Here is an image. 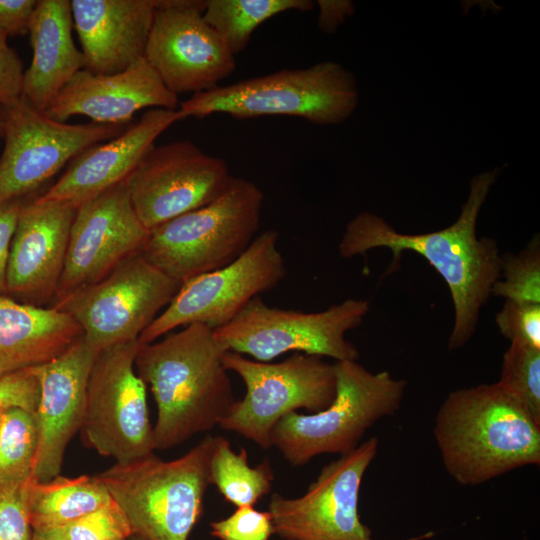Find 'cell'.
Returning a JSON list of instances; mask_svg holds the SVG:
<instances>
[{"label": "cell", "instance_id": "1", "mask_svg": "<svg viewBox=\"0 0 540 540\" xmlns=\"http://www.w3.org/2000/svg\"><path fill=\"white\" fill-rule=\"evenodd\" d=\"M499 168L476 174L470 181L467 200L458 219L450 226L429 233L398 232L384 218L357 214L346 226L338 250L343 258L362 255L371 249L392 251L388 273L399 266L404 251L423 256L445 280L454 305V323L448 339L449 351L465 346L475 333L482 307L500 278L502 253L490 237L478 238L480 210L499 176Z\"/></svg>", "mask_w": 540, "mask_h": 540}, {"label": "cell", "instance_id": "2", "mask_svg": "<svg viewBox=\"0 0 540 540\" xmlns=\"http://www.w3.org/2000/svg\"><path fill=\"white\" fill-rule=\"evenodd\" d=\"M225 352L213 329L199 323L140 344L134 364L156 403V450L210 431L231 411L236 399L222 361Z\"/></svg>", "mask_w": 540, "mask_h": 540}, {"label": "cell", "instance_id": "3", "mask_svg": "<svg viewBox=\"0 0 540 540\" xmlns=\"http://www.w3.org/2000/svg\"><path fill=\"white\" fill-rule=\"evenodd\" d=\"M433 435L446 472L463 486L540 464V423L498 382L450 392Z\"/></svg>", "mask_w": 540, "mask_h": 540}, {"label": "cell", "instance_id": "4", "mask_svg": "<svg viewBox=\"0 0 540 540\" xmlns=\"http://www.w3.org/2000/svg\"><path fill=\"white\" fill-rule=\"evenodd\" d=\"M359 103L355 75L335 61L279 71L220 85L180 103L181 120L227 114L238 119L291 116L315 125H338Z\"/></svg>", "mask_w": 540, "mask_h": 540}, {"label": "cell", "instance_id": "5", "mask_svg": "<svg viewBox=\"0 0 540 540\" xmlns=\"http://www.w3.org/2000/svg\"><path fill=\"white\" fill-rule=\"evenodd\" d=\"M215 437L207 435L183 456L164 461L154 453L115 463L95 475L146 540H188L204 506Z\"/></svg>", "mask_w": 540, "mask_h": 540}, {"label": "cell", "instance_id": "6", "mask_svg": "<svg viewBox=\"0 0 540 540\" xmlns=\"http://www.w3.org/2000/svg\"><path fill=\"white\" fill-rule=\"evenodd\" d=\"M263 191L234 177L210 203L150 231L142 254L159 270L183 283L240 257L256 237Z\"/></svg>", "mask_w": 540, "mask_h": 540}, {"label": "cell", "instance_id": "7", "mask_svg": "<svg viewBox=\"0 0 540 540\" xmlns=\"http://www.w3.org/2000/svg\"><path fill=\"white\" fill-rule=\"evenodd\" d=\"M334 366L332 403L315 413H289L271 432V446L292 466L305 465L325 453L341 456L353 451L368 428L401 406L406 380L388 371L373 373L353 360L336 361Z\"/></svg>", "mask_w": 540, "mask_h": 540}, {"label": "cell", "instance_id": "8", "mask_svg": "<svg viewBox=\"0 0 540 540\" xmlns=\"http://www.w3.org/2000/svg\"><path fill=\"white\" fill-rule=\"evenodd\" d=\"M222 361L227 371L240 376L246 391L219 426L262 449L272 447L271 432L284 416L298 409L323 410L336 394L335 366L319 356L295 353L270 363L227 351Z\"/></svg>", "mask_w": 540, "mask_h": 540}, {"label": "cell", "instance_id": "9", "mask_svg": "<svg viewBox=\"0 0 540 540\" xmlns=\"http://www.w3.org/2000/svg\"><path fill=\"white\" fill-rule=\"evenodd\" d=\"M369 308L368 300L347 299L319 312H303L268 306L258 296L231 322L213 331L226 351L260 362L290 351L357 361L358 349L345 334L360 326Z\"/></svg>", "mask_w": 540, "mask_h": 540}, {"label": "cell", "instance_id": "10", "mask_svg": "<svg viewBox=\"0 0 540 540\" xmlns=\"http://www.w3.org/2000/svg\"><path fill=\"white\" fill-rule=\"evenodd\" d=\"M181 283L137 252L100 281L53 303L81 327L97 353L138 340L158 313L170 303Z\"/></svg>", "mask_w": 540, "mask_h": 540}, {"label": "cell", "instance_id": "11", "mask_svg": "<svg viewBox=\"0 0 540 540\" xmlns=\"http://www.w3.org/2000/svg\"><path fill=\"white\" fill-rule=\"evenodd\" d=\"M278 241V231L265 230L232 263L183 282L139 342H154L180 326L199 323L214 330L231 322L251 300L284 279L286 266Z\"/></svg>", "mask_w": 540, "mask_h": 540}, {"label": "cell", "instance_id": "12", "mask_svg": "<svg viewBox=\"0 0 540 540\" xmlns=\"http://www.w3.org/2000/svg\"><path fill=\"white\" fill-rule=\"evenodd\" d=\"M139 340L99 352L91 369L80 431L87 446L116 463L155 450L146 384L135 370Z\"/></svg>", "mask_w": 540, "mask_h": 540}, {"label": "cell", "instance_id": "13", "mask_svg": "<svg viewBox=\"0 0 540 540\" xmlns=\"http://www.w3.org/2000/svg\"><path fill=\"white\" fill-rule=\"evenodd\" d=\"M2 106L0 204L26 198L86 148L121 134L130 124H67L22 97Z\"/></svg>", "mask_w": 540, "mask_h": 540}, {"label": "cell", "instance_id": "14", "mask_svg": "<svg viewBox=\"0 0 540 540\" xmlns=\"http://www.w3.org/2000/svg\"><path fill=\"white\" fill-rule=\"evenodd\" d=\"M371 437L325 465L300 497L273 494L268 504L274 534L283 540H375L359 515L363 477L378 453ZM433 533L407 540H422Z\"/></svg>", "mask_w": 540, "mask_h": 540}, {"label": "cell", "instance_id": "15", "mask_svg": "<svg viewBox=\"0 0 540 540\" xmlns=\"http://www.w3.org/2000/svg\"><path fill=\"white\" fill-rule=\"evenodd\" d=\"M144 58L175 95L220 86L236 68L235 56L204 20L206 0H154Z\"/></svg>", "mask_w": 540, "mask_h": 540}, {"label": "cell", "instance_id": "16", "mask_svg": "<svg viewBox=\"0 0 540 540\" xmlns=\"http://www.w3.org/2000/svg\"><path fill=\"white\" fill-rule=\"evenodd\" d=\"M232 178L224 159L177 140L154 145L125 182L137 216L152 231L210 203Z\"/></svg>", "mask_w": 540, "mask_h": 540}, {"label": "cell", "instance_id": "17", "mask_svg": "<svg viewBox=\"0 0 540 540\" xmlns=\"http://www.w3.org/2000/svg\"><path fill=\"white\" fill-rule=\"evenodd\" d=\"M149 234L133 208L125 181L82 202L76 208L65 266L51 305L100 281L142 251Z\"/></svg>", "mask_w": 540, "mask_h": 540}, {"label": "cell", "instance_id": "18", "mask_svg": "<svg viewBox=\"0 0 540 540\" xmlns=\"http://www.w3.org/2000/svg\"><path fill=\"white\" fill-rule=\"evenodd\" d=\"M76 206L67 201L25 198L12 238L6 296L49 307L65 266Z\"/></svg>", "mask_w": 540, "mask_h": 540}, {"label": "cell", "instance_id": "19", "mask_svg": "<svg viewBox=\"0 0 540 540\" xmlns=\"http://www.w3.org/2000/svg\"><path fill=\"white\" fill-rule=\"evenodd\" d=\"M97 354L81 336L57 357L32 366L39 383L34 412L38 447L32 477L39 481L60 475L66 447L82 425L88 381Z\"/></svg>", "mask_w": 540, "mask_h": 540}, {"label": "cell", "instance_id": "20", "mask_svg": "<svg viewBox=\"0 0 540 540\" xmlns=\"http://www.w3.org/2000/svg\"><path fill=\"white\" fill-rule=\"evenodd\" d=\"M178 105V96L166 88L142 58L115 74H93L86 69L78 71L44 113L60 122L82 115L94 123L129 124L141 109L177 110Z\"/></svg>", "mask_w": 540, "mask_h": 540}, {"label": "cell", "instance_id": "21", "mask_svg": "<svg viewBox=\"0 0 540 540\" xmlns=\"http://www.w3.org/2000/svg\"><path fill=\"white\" fill-rule=\"evenodd\" d=\"M179 120L178 110L149 109L118 136L75 156L61 177L39 197L67 201L77 207L125 181L155 145V140Z\"/></svg>", "mask_w": 540, "mask_h": 540}, {"label": "cell", "instance_id": "22", "mask_svg": "<svg viewBox=\"0 0 540 540\" xmlns=\"http://www.w3.org/2000/svg\"><path fill=\"white\" fill-rule=\"evenodd\" d=\"M70 2L84 69L93 74H115L144 58L155 13L154 0Z\"/></svg>", "mask_w": 540, "mask_h": 540}, {"label": "cell", "instance_id": "23", "mask_svg": "<svg viewBox=\"0 0 540 540\" xmlns=\"http://www.w3.org/2000/svg\"><path fill=\"white\" fill-rule=\"evenodd\" d=\"M72 28L70 0H37L28 31L32 60L24 73L22 98L40 112L85 68Z\"/></svg>", "mask_w": 540, "mask_h": 540}, {"label": "cell", "instance_id": "24", "mask_svg": "<svg viewBox=\"0 0 540 540\" xmlns=\"http://www.w3.org/2000/svg\"><path fill=\"white\" fill-rule=\"evenodd\" d=\"M81 336V327L66 312L0 295L1 367L13 372L45 363Z\"/></svg>", "mask_w": 540, "mask_h": 540}, {"label": "cell", "instance_id": "25", "mask_svg": "<svg viewBox=\"0 0 540 540\" xmlns=\"http://www.w3.org/2000/svg\"><path fill=\"white\" fill-rule=\"evenodd\" d=\"M113 501L96 476L58 475L48 481L32 476L27 482V503L33 531L40 532L75 521Z\"/></svg>", "mask_w": 540, "mask_h": 540}, {"label": "cell", "instance_id": "26", "mask_svg": "<svg viewBox=\"0 0 540 540\" xmlns=\"http://www.w3.org/2000/svg\"><path fill=\"white\" fill-rule=\"evenodd\" d=\"M313 7L314 2L309 0H206L203 18L236 56L265 21L284 12H307Z\"/></svg>", "mask_w": 540, "mask_h": 540}, {"label": "cell", "instance_id": "27", "mask_svg": "<svg viewBox=\"0 0 540 540\" xmlns=\"http://www.w3.org/2000/svg\"><path fill=\"white\" fill-rule=\"evenodd\" d=\"M210 485L237 507L254 506L272 488L273 471L268 461L251 467L246 450L235 452L221 436L215 437L209 463Z\"/></svg>", "mask_w": 540, "mask_h": 540}, {"label": "cell", "instance_id": "28", "mask_svg": "<svg viewBox=\"0 0 540 540\" xmlns=\"http://www.w3.org/2000/svg\"><path fill=\"white\" fill-rule=\"evenodd\" d=\"M38 447L35 415L12 407L3 410L0 429V482H23L32 476Z\"/></svg>", "mask_w": 540, "mask_h": 540}, {"label": "cell", "instance_id": "29", "mask_svg": "<svg viewBox=\"0 0 540 540\" xmlns=\"http://www.w3.org/2000/svg\"><path fill=\"white\" fill-rule=\"evenodd\" d=\"M491 295L540 304V240L534 236L518 253H503L500 278Z\"/></svg>", "mask_w": 540, "mask_h": 540}, {"label": "cell", "instance_id": "30", "mask_svg": "<svg viewBox=\"0 0 540 540\" xmlns=\"http://www.w3.org/2000/svg\"><path fill=\"white\" fill-rule=\"evenodd\" d=\"M498 383L540 423V349L511 342Z\"/></svg>", "mask_w": 540, "mask_h": 540}, {"label": "cell", "instance_id": "31", "mask_svg": "<svg viewBox=\"0 0 540 540\" xmlns=\"http://www.w3.org/2000/svg\"><path fill=\"white\" fill-rule=\"evenodd\" d=\"M36 533L50 540H128L134 534L114 501L68 524Z\"/></svg>", "mask_w": 540, "mask_h": 540}, {"label": "cell", "instance_id": "32", "mask_svg": "<svg viewBox=\"0 0 540 540\" xmlns=\"http://www.w3.org/2000/svg\"><path fill=\"white\" fill-rule=\"evenodd\" d=\"M495 322L510 342L540 349V304L505 300Z\"/></svg>", "mask_w": 540, "mask_h": 540}, {"label": "cell", "instance_id": "33", "mask_svg": "<svg viewBox=\"0 0 540 540\" xmlns=\"http://www.w3.org/2000/svg\"><path fill=\"white\" fill-rule=\"evenodd\" d=\"M0 482V540H31L27 482Z\"/></svg>", "mask_w": 540, "mask_h": 540}, {"label": "cell", "instance_id": "34", "mask_svg": "<svg viewBox=\"0 0 540 540\" xmlns=\"http://www.w3.org/2000/svg\"><path fill=\"white\" fill-rule=\"evenodd\" d=\"M210 534L219 540H269L274 534L271 515L254 506L237 507L228 517L210 523Z\"/></svg>", "mask_w": 540, "mask_h": 540}, {"label": "cell", "instance_id": "35", "mask_svg": "<svg viewBox=\"0 0 540 540\" xmlns=\"http://www.w3.org/2000/svg\"><path fill=\"white\" fill-rule=\"evenodd\" d=\"M39 400V383L31 367L0 377V409L19 407L35 412Z\"/></svg>", "mask_w": 540, "mask_h": 540}, {"label": "cell", "instance_id": "36", "mask_svg": "<svg viewBox=\"0 0 540 540\" xmlns=\"http://www.w3.org/2000/svg\"><path fill=\"white\" fill-rule=\"evenodd\" d=\"M8 35L0 30V105L22 97L24 82L23 62L8 44Z\"/></svg>", "mask_w": 540, "mask_h": 540}, {"label": "cell", "instance_id": "37", "mask_svg": "<svg viewBox=\"0 0 540 540\" xmlns=\"http://www.w3.org/2000/svg\"><path fill=\"white\" fill-rule=\"evenodd\" d=\"M24 200L19 198L0 204V295H6L10 247Z\"/></svg>", "mask_w": 540, "mask_h": 540}, {"label": "cell", "instance_id": "38", "mask_svg": "<svg viewBox=\"0 0 540 540\" xmlns=\"http://www.w3.org/2000/svg\"><path fill=\"white\" fill-rule=\"evenodd\" d=\"M37 0H0V30L8 36L26 35Z\"/></svg>", "mask_w": 540, "mask_h": 540}, {"label": "cell", "instance_id": "39", "mask_svg": "<svg viewBox=\"0 0 540 540\" xmlns=\"http://www.w3.org/2000/svg\"><path fill=\"white\" fill-rule=\"evenodd\" d=\"M318 26L325 33H332L350 16L354 7L350 1L319 0Z\"/></svg>", "mask_w": 540, "mask_h": 540}, {"label": "cell", "instance_id": "40", "mask_svg": "<svg viewBox=\"0 0 540 540\" xmlns=\"http://www.w3.org/2000/svg\"><path fill=\"white\" fill-rule=\"evenodd\" d=\"M31 540H50L36 532H33Z\"/></svg>", "mask_w": 540, "mask_h": 540}, {"label": "cell", "instance_id": "41", "mask_svg": "<svg viewBox=\"0 0 540 540\" xmlns=\"http://www.w3.org/2000/svg\"><path fill=\"white\" fill-rule=\"evenodd\" d=\"M0 137H3L2 106L0 105Z\"/></svg>", "mask_w": 540, "mask_h": 540}, {"label": "cell", "instance_id": "42", "mask_svg": "<svg viewBox=\"0 0 540 540\" xmlns=\"http://www.w3.org/2000/svg\"><path fill=\"white\" fill-rule=\"evenodd\" d=\"M128 540H146V539H144L143 537L137 534H133Z\"/></svg>", "mask_w": 540, "mask_h": 540}, {"label": "cell", "instance_id": "43", "mask_svg": "<svg viewBox=\"0 0 540 540\" xmlns=\"http://www.w3.org/2000/svg\"><path fill=\"white\" fill-rule=\"evenodd\" d=\"M10 372L11 371H9L6 368L0 366V377L7 374V373H10Z\"/></svg>", "mask_w": 540, "mask_h": 540}, {"label": "cell", "instance_id": "44", "mask_svg": "<svg viewBox=\"0 0 540 540\" xmlns=\"http://www.w3.org/2000/svg\"><path fill=\"white\" fill-rule=\"evenodd\" d=\"M4 409H0V429H1V420H2V413Z\"/></svg>", "mask_w": 540, "mask_h": 540}, {"label": "cell", "instance_id": "45", "mask_svg": "<svg viewBox=\"0 0 540 540\" xmlns=\"http://www.w3.org/2000/svg\"><path fill=\"white\" fill-rule=\"evenodd\" d=\"M524 540H529L527 537H524Z\"/></svg>", "mask_w": 540, "mask_h": 540}]
</instances>
